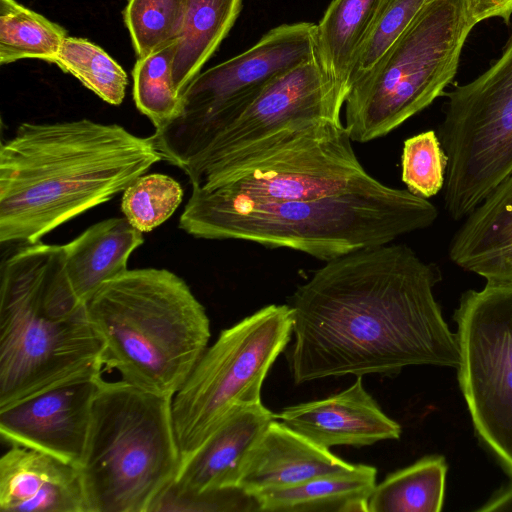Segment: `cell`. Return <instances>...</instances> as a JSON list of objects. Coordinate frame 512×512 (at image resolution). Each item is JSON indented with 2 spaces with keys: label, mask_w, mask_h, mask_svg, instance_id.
Listing matches in <instances>:
<instances>
[{
  "label": "cell",
  "mask_w": 512,
  "mask_h": 512,
  "mask_svg": "<svg viewBox=\"0 0 512 512\" xmlns=\"http://www.w3.org/2000/svg\"><path fill=\"white\" fill-rule=\"evenodd\" d=\"M383 0H333L316 24V48L329 79L349 92V74Z\"/></svg>",
  "instance_id": "obj_22"
},
{
  "label": "cell",
  "mask_w": 512,
  "mask_h": 512,
  "mask_svg": "<svg viewBox=\"0 0 512 512\" xmlns=\"http://www.w3.org/2000/svg\"><path fill=\"white\" fill-rule=\"evenodd\" d=\"M273 419L262 402L234 406L181 465L170 486L190 493L239 488L249 452Z\"/></svg>",
  "instance_id": "obj_17"
},
{
  "label": "cell",
  "mask_w": 512,
  "mask_h": 512,
  "mask_svg": "<svg viewBox=\"0 0 512 512\" xmlns=\"http://www.w3.org/2000/svg\"><path fill=\"white\" fill-rule=\"evenodd\" d=\"M189 0H129L125 24L138 57L177 41L184 28Z\"/></svg>",
  "instance_id": "obj_28"
},
{
  "label": "cell",
  "mask_w": 512,
  "mask_h": 512,
  "mask_svg": "<svg viewBox=\"0 0 512 512\" xmlns=\"http://www.w3.org/2000/svg\"><path fill=\"white\" fill-rule=\"evenodd\" d=\"M377 470L353 465L349 470L254 494L262 512H367Z\"/></svg>",
  "instance_id": "obj_21"
},
{
  "label": "cell",
  "mask_w": 512,
  "mask_h": 512,
  "mask_svg": "<svg viewBox=\"0 0 512 512\" xmlns=\"http://www.w3.org/2000/svg\"><path fill=\"white\" fill-rule=\"evenodd\" d=\"M177 41L146 56L138 57L133 68V98L137 109L155 129L169 122L178 113L181 94L172 78Z\"/></svg>",
  "instance_id": "obj_26"
},
{
  "label": "cell",
  "mask_w": 512,
  "mask_h": 512,
  "mask_svg": "<svg viewBox=\"0 0 512 512\" xmlns=\"http://www.w3.org/2000/svg\"><path fill=\"white\" fill-rule=\"evenodd\" d=\"M316 56V24H282L243 53L199 73L183 91L178 113L149 136L162 160L182 170L275 77Z\"/></svg>",
  "instance_id": "obj_9"
},
{
  "label": "cell",
  "mask_w": 512,
  "mask_h": 512,
  "mask_svg": "<svg viewBox=\"0 0 512 512\" xmlns=\"http://www.w3.org/2000/svg\"><path fill=\"white\" fill-rule=\"evenodd\" d=\"M102 351L67 277L63 245L22 244L2 261L0 408L102 373Z\"/></svg>",
  "instance_id": "obj_4"
},
{
  "label": "cell",
  "mask_w": 512,
  "mask_h": 512,
  "mask_svg": "<svg viewBox=\"0 0 512 512\" xmlns=\"http://www.w3.org/2000/svg\"><path fill=\"white\" fill-rule=\"evenodd\" d=\"M444 95V209L460 221L512 173V34L486 71Z\"/></svg>",
  "instance_id": "obj_11"
},
{
  "label": "cell",
  "mask_w": 512,
  "mask_h": 512,
  "mask_svg": "<svg viewBox=\"0 0 512 512\" xmlns=\"http://www.w3.org/2000/svg\"><path fill=\"white\" fill-rule=\"evenodd\" d=\"M274 418L326 449L368 446L401 435L400 425L365 390L362 376L340 393L288 407Z\"/></svg>",
  "instance_id": "obj_15"
},
{
  "label": "cell",
  "mask_w": 512,
  "mask_h": 512,
  "mask_svg": "<svg viewBox=\"0 0 512 512\" xmlns=\"http://www.w3.org/2000/svg\"><path fill=\"white\" fill-rule=\"evenodd\" d=\"M478 511H512V481L496 492Z\"/></svg>",
  "instance_id": "obj_34"
},
{
  "label": "cell",
  "mask_w": 512,
  "mask_h": 512,
  "mask_svg": "<svg viewBox=\"0 0 512 512\" xmlns=\"http://www.w3.org/2000/svg\"><path fill=\"white\" fill-rule=\"evenodd\" d=\"M463 220L450 260L486 281L512 282V173Z\"/></svg>",
  "instance_id": "obj_19"
},
{
  "label": "cell",
  "mask_w": 512,
  "mask_h": 512,
  "mask_svg": "<svg viewBox=\"0 0 512 512\" xmlns=\"http://www.w3.org/2000/svg\"><path fill=\"white\" fill-rule=\"evenodd\" d=\"M172 400L102 380L78 466L88 512H150L172 484L181 466Z\"/></svg>",
  "instance_id": "obj_6"
},
{
  "label": "cell",
  "mask_w": 512,
  "mask_h": 512,
  "mask_svg": "<svg viewBox=\"0 0 512 512\" xmlns=\"http://www.w3.org/2000/svg\"><path fill=\"white\" fill-rule=\"evenodd\" d=\"M101 374L78 377L0 408L2 439L10 446L35 449L78 467Z\"/></svg>",
  "instance_id": "obj_14"
},
{
  "label": "cell",
  "mask_w": 512,
  "mask_h": 512,
  "mask_svg": "<svg viewBox=\"0 0 512 512\" xmlns=\"http://www.w3.org/2000/svg\"><path fill=\"white\" fill-rule=\"evenodd\" d=\"M428 0H383L349 74L350 87L370 72Z\"/></svg>",
  "instance_id": "obj_30"
},
{
  "label": "cell",
  "mask_w": 512,
  "mask_h": 512,
  "mask_svg": "<svg viewBox=\"0 0 512 512\" xmlns=\"http://www.w3.org/2000/svg\"><path fill=\"white\" fill-rule=\"evenodd\" d=\"M164 511H259L257 500L240 488L190 493L169 486L150 512Z\"/></svg>",
  "instance_id": "obj_32"
},
{
  "label": "cell",
  "mask_w": 512,
  "mask_h": 512,
  "mask_svg": "<svg viewBox=\"0 0 512 512\" xmlns=\"http://www.w3.org/2000/svg\"><path fill=\"white\" fill-rule=\"evenodd\" d=\"M242 0H189L181 37L177 40L172 78L181 94L199 74L227 36Z\"/></svg>",
  "instance_id": "obj_23"
},
{
  "label": "cell",
  "mask_w": 512,
  "mask_h": 512,
  "mask_svg": "<svg viewBox=\"0 0 512 512\" xmlns=\"http://www.w3.org/2000/svg\"><path fill=\"white\" fill-rule=\"evenodd\" d=\"M104 370L174 397L208 347L210 320L188 284L164 268L126 270L86 301Z\"/></svg>",
  "instance_id": "obj_5"
},
{
  "label": "cell",
  "mask_w": 512,
  "mask_h": 512,
  "mask_svg": "<svg viewBox=\"0 0 512 512\" xmlns=\"http://www.w3.org/2000/svg\"><path fill=\"white\" fill-rule=\"evenodd\" d=\"M437 217L428 199L380 181L343 194L279 202H250L193 187L179 228L195 238L250 241L328 262L392 243L430 227Z\"/></svg>",
  "instance_id": "obj_3"
},
{
  "label": "cell",
  "mask_w": 512,
  "mask_h": 512,
  "mask_svg": "<svg viewBox=\"0 0 512 512\" xmlns=\"http://www.w3.org/2000/svg\"><path fill=\"white\" fill-rule=\"evenodd\" d=\"M1 512H88L78 467L11 446L0 459Z\"/></svg>",
  "instance_id": "obj_16"
},
{
  "label": "cell",
  "mask_w": 512,
  "mask_h": 512,
  "mask_svg": "<svg viewBox=\"0 0 512 512\" xmlns=\"http://www.w3.org/2000/svg\"><path fill=\"white\" fill-rule=\"evenodd\" d=\"M352 467L274 418L249 452L238 487L254 495Z\"/></svg>",
  "instance_id": "obj_18"
},
{
  "label": "cell",
  "mask_w": 512,
  "mask_h": 512,
  "mask_svg": "<svg viewBox=\"0 0 512 512\" xmlns=\"http://www.w3.org/2000/svg\"><path fill=\"white\" fill-rule=\"evenodd\" d=\"M463 0H428L345 100L352 141L383 137L445 94L473 29Z\"/></svg>",
  "instance_id": "obj_7"
},
{
  "label": "cell",
  "mask_w": 512,
  "mask_h": 512,
  "mask_svg": "<svg viewBox=\"0 0 512 512\" xmlns=\"http://www.w3.org/2000/svg\"><path fill=\"white\" fill-rule=\"evenodd\" d=\"M143 233L124 218L102 220L63 245L67 277L84 303L105 282L124 273Z\"/></svg>",
  "instance_id": "obj_20"
},
{
  "label": "cell",
  "mask_w": 512,
  "mask_h": 512,
  "mask_svg": "<svg viewBox=\"0 0 512 512\" xmlns=\"http://www.w3.org/2000/svg\"><path fill=\"white\" fill-rule=\"evenodd\" d=\"M346 97L326 75L318 56L308 59L275 77L182 171L197 186L230 157L281 130L318 120L341 123Z\"/></svg>",
  "instance_id": "obj_13"
},
{
  "label": "cell",
  "mask_w": 512,
  "mask_h": 512,
  "mask_svg": "<svg viewBox=\"0 0 512 512\" xmlns=\"http://www.w3.org/2000/svg\"><path fill=\"white\" fill-rule=\"evenodd\" d=\"M183 199V188L161 173L142 174L123 191L121 210L129 223L142 233L168 220Z\"/></svg>",
  "instance_id": "obj_29"
},
{
  "label": "cell",
  "mask_w": 512,
  "mask_h": 512,
  "mask_svg": "<svg viewBox=\"0 0 512 512\" xmlns=\"http://www.w3.org/2000/svg\"><path fill=\"white\" fill-rule=\"evenodd\" d=\"M66 31L15 0H0V63L36 58L54 63Z\"/></svg>",
  "instance_id": "obj_25"
},
{
  "label": "cell",
  "mask_w": 512,
  "mask_h": 512,
  "mask_svg": "<svg viewBox=\"0 0 512 512\" xmlns=\"http://www.w3.org/2000/svg\"><path fill=\"white\" fill-rule=\"evenodd\" d=\"M458 380L475 431L512 476V282L462 294Z\"/></svg>",
  "instance_id": "obj_12"
},
{
  "label": "cell",
  "mask_w": 512,
  "mask_h": 512,
  "mask_svg": "<svg viewBox=\"0 0 512 512\" xmlns=\"http://www.w3.org/2000/svg\"><path fill=\"white\" fill-rule=\"evenodd\" d=\"M54 63L76 77L103 101L120 105L128 84L124 69L102 48L83 38L67 37Z\"/></svg>",
  "instance_id": "obj_27"
},
{
  "label": "cell",
  "mask_w": 512,
  "mask_h": 512,
  "mask_svg": "<svg viewBox=\"0 0 512 512\" xmlns=\"http://www.w3.org/2000/svg\"><path fill=\"white\" fill-rule=\"evenodd\" d=\"M293 324L289 304H271L221 331L206 348L172 400L181 465L234 406L261 402L264 379Z\"/></svg>",
  "instance_id": "obj_10"
},
{
  "label": "cell",
  "mask_w": 512,
  "mask_h": 512,
  "mask_svg": "<svg viewBox=\"0 0 512 512\" xmlns=\"http://www.w3.org/2000/svg\"><path fill=\"white\" fill-rule=\"evenodd\" d=\"M446 474L447 463L442 456L422 458L375 485L367 512H439Z\"/></svg>",
  "instance_id": "obj_24"
},
{
  "label": "cell",
  "mask_w": 512,
  "mask_h": 512,
  "mask_svg": "<svg viewBox=\"0 0 512 512\" xmlns=\"http://www.w3.org/2000/svg\"><path fill=\"white\" fill-rule=\"evenodd\" d=\"M470 23L475 26L490 18H500L509 24L512 16V0H463Z\"/></svg>",
  "instance_id": "obj_33"
},
{
  "label": "cell",
  "mask_w": 512,
  "mask_h": 512,
  "mask_svg": "<svg viewBox=\"0 0 512 512\" xmlns=\"http://www.w3.org/2000/svg\"><path fill=\"white\" fill-rule=\"evenodd\" d=\"M378 182L359 162L345 125L318 120L254 143L193 187L250 202H279L343 194Z\"/></svg>",
  "instance_id": "obj_8"
},
{
  "label": "cell",
  "mask_w": 512,
  "mask_h": 512,
  "mask_svg": "<svg viewBox=\"0 0 512 512\" xmlns=\"http://www.w3.org/2000/svg\"><path fill=\"white\" fill-rule=\"evenodd\" d=\"M162 160L150 137L90 119L20 124L0 147V242L29 244Z\"/></svg>",
  "instance_id": "obj_2"
},
{
  "label": "cell",
  "mask_w": 512,
  "mask_h": 512,
  "mask_svg": "<svg viewBox=\"0 0 512 512\" xmlns=\"http://www.w3.org/2000/svg\"><path fill=\"white\" fill-rule=\"evenodd\" d=\"M441 278L435 263L405 244L325 262L289 298L294 383L348 374L390 376L413 365L458 368L457 333L433 293Z\"/></svg>",
  "instance_id": "obj_1"
},
{
  "label": "cell",
  "mask_w": 512,
  "mask_h": 512,
  "mask_svg": "<svg viewBox=\"0 0 512 512\" xmlns=\"http://www.w3.org/2000/svg\"><path fill=\"white\" fill-rule=\"evenodd\" d=\"M447 156L437 133L421 132L404 141L401 179L411 193L428 199L444 188Z\"/></svg>",
  "instance_id": "obj_31"
}]
</instances>
